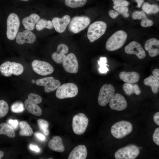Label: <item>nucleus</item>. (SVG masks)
Returning a JSON list of instances; mask_svg holds the SVG:
<instances>
[{
  "instance_id": "obj_8",
  "label": "nucleus",
  "mask_w": 159,
  "mask_h": 159,
  "mask_svg": "<svg viewBox=\"0 0 159 159\" xmlns=\"http://www.w3.org/2000/svg\"><path fill=\"white\" fill-rule=\"evenodd\" d=\"M140 153L139 148L134 145H130L118 150L115 153L116 159H135Z\"/></svg>"
},
{
  "instance_id": "obj_15",
  "label": "nucleus",
  "mask_w": 159,
  "mask_h": 159,
  "mask_svg": "<svg viewBox=\"0 0 159 159\" xmlns=\"http://www.w3.org/2000/svg\"><path fill=\"white\" fill-rule=\"evenodd\" d=\"M109 106L112 110L120 111L125 109L127 107V102L121 94H114L109 102Z\"/></svg>"
},
{
  "instance_id": "obj_30",
  "label": "nucleus",
  "mask_w": 159,
  "mask_h": 159,
  "mask_svg": "<svg viewBox=\"0 0 159 159\" xmlns=\"http://www.w3.org/2000/svg\"><path fill=\"white\" fill-rule=\"evenodd\" d=\"M87 0H65V4L68 7L71 8H76L84 6Z\"/></svg>"
},
{
  "instance_id": "obj_42",
  "label": "nucleus",
  "mask_w": 159,
  "mask_h": 159,
  "mask_svg": "<svg viewBox=\"0 0 159 159\" xmlns=\"http://www.w3.org/2000/svg\"><path fill=\"white\" fill-rule=\"evenodd\" d=\"M57 51H60L64 54H67L68 51V48L66 45L61 44L57 46Z\"/></svg>"
},
{
  "instance_id": "obj_23",
  "label": "nucleus",
  "mask_w": 159,
  "mask_h": 159,
  "mask_svg": "<svg viewBox=\"0 0 159 159\" xmlns=\"http://www.w3.org/2000/svg\"><path fill=\"white\" fill-rule=\"evenodd\" d=\"M25 107L29 112L33 115L39 116L41 115L42 111L41 108L29 99H26L24 102Z\"/></svg>"
},
{
  "instance_id": "obj_54",
  "label": "nucleus",
  "mask_w": 159,
  "mask_h": 159,
  "mask_svg": "<svg viewBox=\"0 0 159 159\" xmlns=\"http://www.w3.org/2000/svg\"><path fill=\"white\" fill-rule=\"evenodd\" d=\"M140 149H141L142 148L141 147H140Z\"/></svg>"
},
{
  "instance_id": "obj_10",
  "label": "nucleus",
  "mask_w": 159,
  "mask_h": 159,
  "mask_svg": "<svg viewBox=\"0 0 159 159\" xmlns=\"http://www.w3.org/2000/svg\"><path fill=\"white\" fill-rule=\"evenodd\" d=\"M114 87L110 84H105L101 88L98 97V102L102 106H106L110 102L114 94Z\"/></svg>"
},
{
  "instance_id": "obj_34",
  "label": "nucleus",
  "mask_w": 159,
  "mask_h": 159,
  "mask_svg": "<svg viewBox=\"0 0 159 159\" xmlns=\"http://www.w3.org/2000/svg\"><path fill=\"white\" fill-rule=\"evenodd\" d=\"M9 111V106L4 100H0V118L5 116Z\"/></svg>"
},
{
  "instance_id": "obj_17",
  "label": "nucleus",
  "mask_w": 159,
  "mask_h": 159,
  "mask_svg": "<svg viewBox=\"0 0 159 159\" xmlns=\"http://www.w3.org/2000/svg\"><path fill=\"white\" fill-rule=\"evenodd\" d=\"M36 39L34 34L29 30H25L22 32H19L16 38V42L19 44H22L25 43L32 44Z\"/></svg>"
},
{
  "instance_id": "obj_1",
  "label": "nucleus",
  "mask_w": 159,
  "mask_h": 159,
  "mask_svg": "<svg viewBox=\"0 0 159 159\" xmlns=\"http://www.w3.org/2000/svg\"><path fill=\"white\" fill-rule=\"evenodd\" d=\"M127 37V34L124 31L119 30L115 32L107 40L106 48L110 51L117 50L124 45Z\"/></svg>"
},
{
  "instance_id": "obj_51",
  "label": "nucleus",
  "mask_w": 159,
  "mask_h": 159,
  "mask_svg": "<svg viewBox=\"0 0 159 159\" xmlns=\"http://www.w3.org/2000/svg\"><path fill=\"white\" fill-rule=\"evenodd\" d=\"M32 83L34 84L35 82V81L34 80H32Z\"/></svg>"
},
{
  "instance_id": "obj_5",
  "label": "nucleus",
  "mask_w": 159,
  "mask_h": 159,
  "mask_svg": "<svg viewBox=\"0 0 159 159\" xmlns=\"http://www.w3.org/2000/svg\"><path fill=\"white\" fill-rule=\"evenodd\" d=\"M89 119L86 115L82 113L74 115L72 120V128L76 134L81 135L86 131Z\"/></svg>"
},
{
  "instance_id": "obj_2",
  "label": "nucleus",
  "mask_w": 159,
  "mask_h": 159,
  "mask_svg": "<svg viewBox=\"0 0 159 159\" xmlns=\"http://www.w3.org/2000/svg\"><path fill=\"white\" fill-rule=\"evenodd\" d=\"M107 27L106 24L102 21H97L89 26L87 31V37L91 42L100 38L105 33Z\"/></svg>"
},
{
  "instance_id": "obj_38",
  "label": "nucleus",
  "mask_w": 159,
  "mask_h": 159,
  "mask_svg": "<svg viewBox=\"0 0 159 159\" xmlns=\"http://www.w3.org/2000/svg\"><path fill=\"white\" fill-rule=\"evenodd\" d=\"M28 99L37 104L40 103L42 101V98L39 95L33 93L29 94L28 96Z\"/></svg>"
},
{
  "instance_id": "obj_7",
  "label": "nucleus",
  "mask_w": 159,
  "mask_h": 159,
  "mask_svg": "<svg viewBox=\"0 0 159 159\" xmlns=\"http://www.w3.org/2000/svg\"><path fill=\"white\" fill-rule=\"evenodd\" d=\"M24 71V67L21 64L14 62L7 61L3 63L0 66L1 73L6 77H9L12 74L19 75Z\"/></svg>"
},
{
  "instance_id": "obj_19",
  "label": "nucleus",
  "mask_w": 159,
  "mask_h": 159,
  "mask_svg": "<svg viewBox=\"0 0 159 159\" xmlns=\"http://www.w3.org/2000/svg\"><path fill=\"white\" fill-rule=\"evenodd\" d=\"M86 146L82 145L75 147L70 153L68 159H85L87 156Z\"/></svg>"
},
{
  "instance_id": "obj_11",
  "label": "nucleus",
  "mask_w": 159,
  "mask_h": 159,
  "mask_svg": "<svg viewBox=\"0 0 159 159\" xmlns=\"http://www.w3.org/2000/svg\"><path fill=\"white\" fill-rule=\"evenodd\" d=\"M33 70L41 75L45 76L52 74L54 71L53 66L49 63L43 61L34 60L32 63Z\"/></svg>"
},
{
  "instance_id": "obj_49",
  "label": "nucleus",
  "mask_w": 159,
  "mask_h": 159,
  "mask_svg": "<svg viewBox=\"0 0 159 159\" xmlns=\"http://www.w3.org/2000/svg\"><path fill=\"white\" fill-rule=\"evenodd\" d=\"M138 3V7L140 8L141 6L143 3L144 0H135Z\"/></svg>"
},
{
  "instance_id": "obj_20",
  "label": "nucleus",
  "mask_w": 159,
  "mask_h": 159,
  "mask_svg": "<svg viewBox=\"0 0 159 159\" xmlns=\"http://www.w3.org/2000/svg\"><path fill=\"white\" fill-rule=\"evenodd\" d=\"M120 78L125 83L134 84L138 82L140 79L139 74L135 72H121L119 74Z\"/></svg>"
},
{
  "instance_id": "obj_47",
  "label": "nucleus",
  "mask_w": 159,
  "mask_h": 159,
  "mask_svg": "<svg viewBox=\"0 0 159 159\" xmlns=\"http://www.w3.org/2000/svg\"><path fill=\"white\" fill-rule=\"evenodd\" d=\"M153 120L158 125H159V112L155 113L153 116Z\"/></svg>"
},
{
  "instance_id": "obj_45",
  "label": "nucleus",
  "mask_w": 159,
  "mask_h": 159,
  "mask_svg": "<svg viewBox=\"0 0 159 159\" xmlns=\"http://www.w3.org/2000/svg\"><path fill=\"white\" fill-rule=\"evenodd\" d=\"M29 147L31 150L36 153H39L40 151L39 148L36 145L30 144Z\"/></svg>"
},
{
  "instance_id": "obj_12",
  "label": "nucleus",
  "mask_w": 159,
  "mask_h": 159,
  "mask_svg": "<svg viewBox=\"0 0 159 159\" xmlns=\"http://www.w3.org/2000/svg\"><path fill=\"white\" fill-rule=\"evenodd\" d=\"M35 82L38 85L44 86V91L47 93L55 90L61 85L60 81L52 77L38 79Z\"/></svg>"
},
{
  "instance_id": "obj_4",
  "label": "nucleus",
  "mask_w": 159,
  "mask_h": 159,
  "mask_svg": "<svg viewBox=\"0 0 159 159\" xmlns=\"http://www.w3.org/2000/svg\"><path fill=\"white\" fill-rule=\"evenodd\" d=\"M19 18L14 13L10 14L7 20L6 36L8 39L12 40L16 37L20 26Z\"/></svg>"
},
{
  "instance_id": "obj_37",
  "label": "nucleus",
  "mask_w": 159,
  "mask_h": 159,
  "mask_svg": "<svg viewBox=\"0 0 159 159\" xmlns=\"http://www.w3.org/2000/svg\"><path fill=\"white\" fill-rule=\"evenodd\" d=\"M132 17L134 19H143L147 18L143 11H135L132 14Z\"/></svg>"
},
{
  "instance_id": "obj_43",
  "label": "nucleus",
  "mask_w": 159,
  "mask_h": 159,
  "mask_svg": "<svg viewBox=\"0 0 159 159\" xmlns=\"http://www.w3.org/2000/svg\"><path fill=\"white\" fill-rule=\"evenodd\" d=\"M8 122L14 129H17L18 125V122L17 120L10 119L8 120Z\"/></svg>"
},
{
  "instance_id": "obj_22",
  "label": "nucleus",
  "mask_w": 159,
  "mask_h": 159,
  "mask_svg": "<svg viewBox=\"0 0 159 159\" xmlns=\"http://www.w3.org/2000/svg\"><path fill=\"white\" fill-rule=\"evenodd\" d=\"M40 19V16L37 14L33 13L24 18L22 21L24 28L26 30L32 31L34 28L35 25Z\"/></svg>"
},
{
  "instance_id": "obj_14",
  "label": "nucleus",
  "mask_w": 159,
  "mask_h": 159,
  "mask_svg": "<svg viewBox=\"0 0 159 159\" xmlns=\"http://www.w3.org/2000/svg\"><path fill=\"white\" fill-rule=\"evenodd\" d=\"M125 51L127 54H135L140 59H143L146 56L145 52L141 45L136 41H132L127 45Z\"/></svg>"
},
{
  "instance_id": "obj_44",
  "label": "nucleus",
  "mask_w": 159,
  "mask_h": 159,
  "mask_svg": "<svg viewBox=\"0 0 159 159\" xmlns=\"http://www.w3.org/2000/svg\"><path fill=\"white\" fill-rule=\"evenodd\" d=\"M109 14L111 17L114 19L118 16L119 13L117 11L111 10L109 11Z\"/></svg>"
},
{
  "instance_id": "obj_25",
  "label": "nucleus",
  "mask_w": 159,
  "mask_h": 159,
  "mask_svg": "<svg viewBox=\"0 0 159 159\" xmlns=\"http://www.w3.org/2000/svg\"><path fill=\"white\" fill-rule=\"evenodd\" d=\"M122 88L126 94L129 96L133 94L139 95L141 92L140 89L137 84L125 83L123 84Z\"/></svg>"
},
{
  "instance_id": "obj_52",
  "label": "nucleus",
  "mask_w": 159,
  "mask_h": 159,
  "mask_svg": "<svg viewBox=\"0 0 159 159\" xmlns=\"http://www.w3.org/2000/svg\"><path fill=\"white\" fill-rule=\"evenodd\" d=\"M20 0L21 1H28L29 0Z\"/></svg>"
},
{
  "instance_id": "obj_28",
  "label": "nucleus",
  "mask_w": 159,
  "mask_h": 159,
  "mask_svg": "<svg viewBox=\"0 0 159 159\" xmlns=\"http://www.w3.org/2000/svg\"><path fill=\"white\" fill-rule=\"evenodd\" d=\"M54 26L52 21H47L43 19H40L36 25V28L37 31H40L46 28L49 29H53Z\"/></svg>"
},
{
  "instance_id": "obj_27",
  "label": "nucleus",
  "mask_w": 159,
  "mask_h": 159,
  "mask_svg": "<svg viewBox=\"0 0 159 159\" xmlns=\"http://www.w3.org/2000/svg\"><path fill=\"white\" fill-rule=\"evenodd\" d=\"M20 130L19 132L20 135L21 136H29L33 133L32 129L30 125L26 121H21L19 123Z\"/></svg>"
},
{
  "instance_id": "obj_36",
  "label": "nucleus",
  "mask_w": 159,
  "mask_h": 159,
  "mask_svg": "<svg viewBox=\"0 0 159 159\" xmlns=\"http://www.w3.org/2000/svg\"><path fill=\"white\" fill-rule=\"evenodd\" d=\"M114 9L118 13L122 14L125 18L129 17V15L128 13V8L127 7H120L113 6Z\"/></svg>"
},
{
  "instance_id": "obj_55",
  "label": "nucleus",
  "mask_w": 159,
  "mask_h": 159,
  "mask_svg": "<svg viewBox=\"0 0 159 159\" xmlns=\"http://www.w3.org/2000/svg\"><path fill=\"white\" fill-rule=\"evenodd\" d=\"M158 0L159 1V0Z\"/></svg>"
},
{
  "instance_id": "obj_32",
  "label": "nucleus",
  "mask_w": 159,
  "mask_h": 159,
  "mask_svg": "<svg viewBox=\"0 0 159 159\" xmlns=\"http://www.w3.org/2000/svg\"><path fill=\"white\" fill-rule=\"evenodd\" d=\"M37 122L40 130L45 135H48L49 133L48 129L49 126L48 122L44 119H41L38 120Z\"/></svg>"
},
{
  "instance_id": "obj_24",
  "label": "nucleus",
  "mask_w": 159,
  "mask_h": 159,
  "mask_svg": "<svg viewBox=\"0 0 159 159\" xmlns=\"http://www.w3.org/2000/svg\"><path fill=\"white\" fill-rule=\"evenodd\" d=\"M144 85L150 86L153 92L156 94L159 90V81L153 75H150L145 78L143 81Z\"/></svg>"
},
{
  "instance_id": "obj_3",
  "label": "nucleus",
  "mask_w": 159,
  "mask_h": 159,
  "mask_svg": "<svg viewBox=\"0 0 159 159\" xmlns=\"http://www.w3.org/2000/svg\"><path fill=\"white\" fill-rule=\"evenodd\" d=\"M131 123L126 121H121L114 124L111 127L112 135L117 139H121L130 134L132 131Z\"/></svg>"
},
{
  "instance_id": "obj_48",
  "label": "nucleus",
  "mask_w": 159,
  "mask_h": 159,
  "mask_svg": "<svg viewBox=\"0 0 159 159\" xmlns=\"http://www.w3.org/2000/svg\"><path fill=\"white\" fill-rule=\"evenodd\" d=\"M34 135L37 138L41 140H44L45 139L44 136L39 133L36 132L35 133Z\"/></svg>"
},
{
  "instance_id": "obj_50",
  "label": "nucleus",
  "mask_w": 159,
  "mask_h": 159,
  "mask_svg": "<svg viewBox=\"0 0 159 159\" xmlns=\"http://www.w3.org/2000/svg\"><path fill=\"white\" fill-rule=\"evenodd\" d=\"M4 155V152L0 150V159L3 157Z\"/></svg>"
},
{
  "instance_id": "obj_31",
  "label": "nucleus",
  "mask_w": 159,
  "mask_h": 159,
  "mask_svg": "<svg viewBox=\"0 0 159 159\" xmlns=\"http://www.w3.org/2000/svg\"><path fill=\"white\" fill-rule=\"evenodd\" d=\"M107 58L105 57H101L97 62L99 65L98 69L99 72L101 74H106L109 70L107 67L109 65L107 64Z\"/></svg>"
},
{
  "instance_id": "obj_9",
  "label": "nucleus",
  "mask_w": 159,
  "mask_h": 159,
  "mask_svg": "<svg viewBox=\"0 0 159 159\" xmlns=\"http://www.w3.org/2000/svg\"><path fill=\"white\" fill-rule=\"evenodd\" d=\"M90 22L86 16H75L73 17L69 24V29L72 33L77 34L86 28Z\"/></svg>"
},
{
  "instance_id": "obj_26",
  "label": "nucleus",
  "mask_w": 159,
  "mask_h": 159,
  "mask_svg": "<svg viewBox=\"0 0 159 159\" xmlns=\"http://www.w3.org/2000/svg\"><path fill=\"white\" fill-rule=\"evenodd\" d=\"M0 135H4L11 138H14L16 135L13 128L5 122L0 124Z\"/></svg>"
},
{
  "instance_id": "obj_39",
  "label": "nucleus",
  "mask_w": 159,
  "mask_h": 159,
  "mask_svg": "<svg viewBox=\"0 0 159 159\" xmlns=\"http://www.w3.org/2000/svg\"><path fill=\"white\" fill-rule=\"evenodd\" d=\"M153 24L152 21L146 18L142 19L141 22V25L143 27H147L152 26Z\"/></svg>"
},
{
  "instance_id": "obj_13",
  "label": "nucleus",
  "mask_w": 159,
  "mask_h": 159,
  "mask_svg": "<svg viewBox=\"0 0 159 159\" xmlns=\"http://www.w3.org/2000/svg\"><path fill=\"white\" fill-rule=\"evenodd\" d=\"M62 63L63 68L66 72L73 74L77 72L78 63L76 56L74 54H69Z\"/></svg>"
},
{
  "instance_id": "obj_33",
  "label": "nucleus",
  "mask_w": 159,
  "mask_h": 159,
  "mask_svg": "<svg viewBox=\"0 0 159 159\" xmlns=\"http://www.w3.org/2000/svg\"><path fill=\"white\" fill-rule=\"evenodd\" d=\"M66 56L65 54L58 51L53 53L52 55L53 60L58 64L62 63Z\"/></svg>"
},
{
  "instance_id": "obj_16",
  "label": "nucleus",
  "mask_w": 159,
  "mask_h": 159,
  "mask_svg": "<svg viewBox=\"0 0 159 159\" xmlns=\"http://www.w3.org/2000/svg\"><path fill=\"white\" fill-rule=\"evenodd\" d=\"M70 20L69 16L65 15L61 18L57 17L54 18L52 22L56 31L58 33H62L65 30Z\"/></svg>"
},
{
  "instance_id": "obj_6",
  "label": "nucleus",
  "mask_w": 159,
  "mask_h": 159,
  "mask_svg": "<svg viewBox=\"0 0 159 159\" xmlns=\"http://www.w3.org/2000/svg\"><path fill=\"white\" fill-rule=\"evenodd\" d=\"M78 93V88L74 84L68 83L60 85L57 90L56 97L59 99L72 98L76 96Z\"/></svg>"
},
{
  "instance_id": "obj_35",
  "label": "nucleus",
  "mask_w": 159,
  "mask_h": 159,
  "mask_svg": "<svg viewBox=\"0 0 159 159\" xmlns=\"http://www.w3.org/2000/svg\"><path fill=\"white\" fill-rule=\"evenodd\" d=\"M24 110V105L21 102H19L14 103L11 107V110L14 113H20L23 112Z\"/></svg>"
},
{
  "instance_id": "obj_40",
  "label": "nucleus",
  "mask_w": 159,
  "mask_h": 159,
  "mask_svg": "<svg viewBox=\"0 0 159 159\" xmlns=\"http://www.w3.org/2000/svg\"><path fill=\"white\" fill-rule=\"evenodd\" d=\"M129 4V3L125 0H117L113 2L114 5L117 6L127 7Z\"/></svg>"
},
{
  "instance_id": "obj_29",
  "label": "nucleus",
  "mask_w": 159,
  "mask_h": 159,
  "mask_svg": "<svg viewBox=\"0 0 159 159\" xmlns=\"http://www.w3.org/2000/svg\"><path fill=\"white\" fill-rule=\"evenodd\" d=\"M143 10L147 14L156 13L159 11V6L155 4H150L148 2L144 3L142 6Z\"/></svg>"
},
{
  "instance_id": "obj_41",
  "label": "nucleus",
  "mask_w": 159,
  "mask_h": 159,
  "mask_svg": "<svg viewBox=\"0 0 159 159\" xmlns=\"http://www.w3.org/2000/svg\"><path fill=\"white\" fill-rule=\"evenodd\" d=\"M153 140L155 143L159 145V128H156L154 132L153 136Z\"/></svg>"
},
{
  "instance_id": "obj_21",
  "label": "nucleus",
  "mask_w": 159,
  "mask_h": 159,
  "mask_svg": "<svg viewBox=\"0 0 159 159\" xmlns=\"http://www.w3.org/2000/svg\"><path fill=\"white\" fill-rule=\"evenodd\" d=\"M48 146L50 149L54 151L62 153L65 150L62 139L59 136H53L49 142Z\"/></svg>"
},
{
  "instance_id": "obj_18",
  "label": "nucleus",
  "mask_w": 159,
  "mask_h": 159,
  "mask_svg": "<svg viewBox=\"0 0 159 159\" xmlns=\"http://www.w3.org/2000/svg\"><path fill=\"white\" fill-rule=\"evenodd\" d=\"M145 49L151 57L157 56L159 54V40L155 38L147 40L145 45Z\"/></svg>"
},
{
  "instance_id": "obj_46",
  "label": "nucleus",
  "mask_w": 159,
  "mask_h": 159,
  "mask_svg": "<svg viewBox=\"0 0 159 159\" xmlns=\"http://www.w3.org/2000/svg\"><path fill=\"white\" fill-rule=\"evenodd\" d=\"M153 76L158 80H159V69L158 68L154 69L152 71Z\"/></svg>"
},
{
  "instance_id": "obj_53",
  "label": "nucleus",
  "mask_w": 159,
  "mask_h": 159,
  "mask_svg": "<svg viewBox=\"0 0 159 159\" xmlns=\"http://www.w3.org/2000/svg\"><path fill=\"white\" fill-rule=\"evenodd\" d=\"M52 159L53 158H49V159Z\"/></svg>"
}]
</instances>
